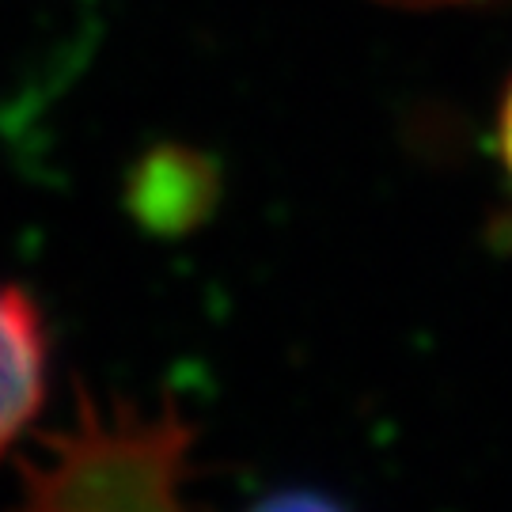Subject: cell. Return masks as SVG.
<instances>
[{
	"label": "cell",
	"instance_id": "obj_1",
	"mask_svg": "<svg viewBox=\"0 0 512 512\" xmlns=\"http://www.w3.org/2000/svg\"><path fill=\"white\" fill-rule=\"evenodd\" d=\"M50 384V330L35 296L0 285V456L35 425Z\"/></svg>",
	"mask_w": 512,
	"mask_h": 512
},
{
	"label": "cell",
	"instance_id": "obj_2",
	"mask_svg": "<svg viewBox=\"0 0 512 512\" xmlns=\"http://www.w3.org/2000/svg\"><path fill=\"white\" fill-rule=\"evenodd\" d=\"M209 186H213V179L202 175L198 156L164 152V156H160V167H156V171L148 167L145 171V190H160V194H152L145 202L152 213H160V224H167V228H171V224H183V220L190 224V220L198 217V205L179 198V190L198 194V198L209 202Z\"/></svg>",
	"mask_w": 512,
	"mask_h": 512
},
{
	"label": "cell",
	"instance_id": "obj_3",
	"mask_svg": "<svg viewBox=\"0 0 512 512\" xmlns=\"http://www.w3.org/2000/svg\"><path fill=\"white\" fill-rule=\"evenodd\" d=\"M251 512H346L338 501H330L327 494L315 490H281V494L258 501Z\"/></svg>",
	"mask_w": 512,
	"mask_h": 512
},
{
	"label": "cell",
	"instance_id": "obj_4",
	"mask_svg": "<svg viewBox=\"0 0 512 512\" xmlns=\"http://www.w3.org/2000/svg\"><path fill=\"white\" fill-rule=\"evenodd\" d=\"M501 156H505V167L512 175V88L505 95V107H501Z\"/></svg>",
	"mask_w": 512,
	"mask_h": 512
}]
</instances>
